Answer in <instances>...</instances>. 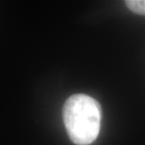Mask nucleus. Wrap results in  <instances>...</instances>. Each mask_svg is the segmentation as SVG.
I'll use <instances>...</instances> for the list:
<instances>
[{"label": "nucleus", "instance_id": "1", "mask_svg": "<svg viewBox=\"0 0 145 145\" xmlns=\"http://www.w3.org/2000/svg\"><path fill=\"white\" fill-rule=\"evenodd\" d=\"M63 121L69 138L76 145H89L100 131L99 103L86 94H74L63 106Z\"/></svg>", "mask_w": 145, "mask_h": 145}, {"label": "nucleus", "instance_id": "2", "mask_svg": "<svg viewBox=\"0 0 145 145\" xmlns=\"http://www.w3.org/2000/svg\"><path fill=\"white\" fill-rule=\"evenodd\" d=\"M125 4L133 12L140 15H145V0H127Z\"/></svg>", "mask_w": 145, "mask_h": 145}]
</instances>
